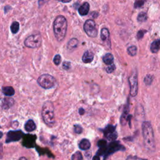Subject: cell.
I'll return each mask as SVG.
<instances>
[{"label":"cell","mask_w":160,"mask_h":160,"mask_svg":"<svg viewBox=\"0 0 160 160\" xmlns=\"http://www.w3.org/2000/svg\"><path fill=\"white\" fill-rule=\"evenodd\" d=\"M142 132L144 144L148 151H153L155 148L154 133L152 126L149 121H144L142 124Z\"/></svg>","instance_id":"cell-1"},{"label":"cell","mask_w":160,"mask_h":160,"mask_svg":"<svg viewBox=\"0 0 160 160\" xmlns=\"http://www.w3.org/2000/svg\"><path fill=\"white\" fill-rule=\"evenodd\" d=\"M67 20L65 17L60 15L56 18L53 23V31L58 41H62L65 39L67 32Z\"/></svg>","instance_id":"cell-2"},{"label":"cell","mask_w":160,"mask_h":160,"mask_svg":"<svg viewBox=\"0 0 160 160\" xmlns=\"http://www.w3.org/2000/svg\"><path fill=\"white\" fill-rule=\"evenodd\" d=\"M41 115L45 123L49 126H53L55 123V108L54 106L50 101H47L43 105Z\"/></svg>","instance_id":"cell-3"},{"label":"cell","mask_w":160,"mask_h":160,"mask_svg":"<svg viewBox=\"0 0 160 160\" xmlns=\"http://www.w3.org/2000/svg\"><path fill=\"white\" fill-rule=\"evenodd\" d=\"M37 82L40 86L44 89H50L56 84V79L49 74H43L41 75Z\"/></svg>","instance_id":"cell-4"},{"label":"cell","mask_w":160,"mask_h":160,"mask_svg":"<svg viewBox=\"0 0 160 160\" xmlns=\"http://www.w3.org/2000/svg\"><path fill=\"white\" fill-rule=\"evenodd\" d=\"M42 43V38L40 34H35L29 36L25 41V45L30 48H37Z\"/></svg>","instance_id":"cell-5"},{"label":"cell","mask_w":160,"mask_h":160,"mask_svg":"<svg viewBox=\"0 0 160 160\" xmlns=\"http://www.w3.org/2000/svg\"><path fill=\"white\" fill-rule=\"evenodd\" d=\"M84 30L86 35L91 38H95L98 35L97 25L93 19H88L84 24Z\"/></svg>","instance_id":"cell-6"},{"label":"cell","mask_w":160,"mask_h":160,"mask_svg":"<svg viewBox=\"0 0 160 160\" xmlns=\"http://www.w3.org/2000/svg\"><path fill=\"white\" fill-rule=\"evenodd\" d=\"M125 148L123 146H122L120 143L119 141H113L110 143L109 145H107L106 147V154L105 155V160L110 155L112 154L113 153L118 151H124Z\"/></svg>","instance_id":"cell-7"},{"label":"cell","mask_w":160,"mask_h":160,"mask_svg":"<svg viewBox=\"0 0 160 160\" xmlns=\"http://www.w3.org/2000/svg\"><path fill=\"white\" fill-rule=\"evenodd\" d=\"M129 83L130 87V95L132 97H135L138 94V74L135 70L133 71L129 78Z\"/></svg>","instance_id":"cell-8"},{"label":"cell","mask_w":160,"mask_h":160,"mask_svg":"<svg viewBox=\"0 0 160 160\" xmlns=\"http://www.w3.org/2000/svg\"><path fill=\"white\" fill-rule=\"evenodd\" d=\"M23 133L21 130L9 131L7 133L6 143H9L11 142L18 141L21 139V138L23 137Z\"/></svg>","instance_id":"cell-9"},{"label":"cell","mask_w":160,"mask_h":160,"mask_svg":"<svg viewBox=\"0 0 160 160\" xmlns=\"http://www.w3.org/2000/svg\"><path fill=\"white\" fill-rule=\"evenodd\" d=\"M105 136L107 138L108 140L115 141L118 137V134L115 130V127L112 125H108L103 130Z\"/></svg>","instance_id":"cell-10"},{"label":"cell","mask_w":160,"mask_h":160,"mask_svg":"<svg viewBox=\"0 0 160 160\" xmlns=\"http://www.w3.org/2000/svg\"><path fill=\"white\" fill-rule=\"evenodd\" d=\"M94 59V54L90 51H86L82 57V61L84 63H90Z\"/></svg>","instance_id":"cell-11"},{"label":"cell","mask_w":160,"mask_h":160,"mask_svg":"<svg viewBox=\"0 0 160 160\" xmlns=\"http://www.w3.org/2000/svg\"><path fill=\"white\" fill-rule=\"evenodd\" d=\"M89 10V4L87 2L84 3L78 9V13L81 16H86Z\"/></svg>","instance_id":"cell-12"},{"label":"cell","mask_w":160,"mask_h":160,"mask_svg":"<svg viewBox=\"0 0 160 160\" xmlns=\"http://www.w3.org/2000/svg\"><path fill=\"white\" fill-rule=\"evenodd\" d=\"M25 128L26 131H27L28 132H31L35 130L36 128V126L34 121L30 120L28 121H26L25 125Z\"/></svg>","instance_id":"cell-13"},{"label":"cell","mask_w":160,"mask_h":160,"mask_svg":"<svg viewBox=\"0 0 160 160\" xmlns=\"http://www.w3.org/2000/svg\"><path fill=\"white\" fill-rule=\"evenodd\" d=\"M91 147V143L87 139H83L79 143V148L81 150H88Z\"/></svg>","instance_id":"cell-14"},{"label":"cell","mask_w":160,"mask_h":160,"mask_svg":"<svg viewBox=\"0 0 160 160\" xmlns=\"http://www.w3.org/2000/svg\"><path fill=\"white\" fill-rule=\"evenodd\" d=\"M3 93L7 97H12L15 93L14 88L12 86H4L2 88Z\"/></svg>","instance_id":"cell-15"},{"label":"cell","mask_w":160,"mask_h":160,"mask_svg":"<svg viewBox=\"0 0 160 160\" xmlns=\"http://www.w3.org/2000/svg\"><path fill=\"white\" fill-rule=\"evenodd\" d=\"M159 49H160V40H156L155 41H154L150 46L151 51L153 53H156L159 51Z\"/></svg>","instance_id":"cell-16"},{"label":"cell","mask_w":160,"mask_h":160,"mask_svg":"<svg viewBox=\"0 0 160 160\" xmlns=\"http://www.w3.org/2000/svg\"><path fill=\"white\" fill-rule=\"evenodd\" d=\"M103 60L106 65H113V61H114V58H113V56L112 55V54H111V53H107V54H106L103 56Z\"/></svg>","instance_id":"cell-17"},{"label":"cell","mask_w":160,"mask_h":160,"mask_svg":"<svg viewBox=\"0 0 160 160\" xmlns=\"http://www.w3.org/2000/svg\"><path fill=\"white\" fill-rule=\"evenodd\" d=\"M78 45V40L76 38L71 39L67 44L68 49L69 50H73L77 48Z\"/></svg>","instance_id":"cell-18"},{"label":"cell","mask_w":160,"mask_h":160,"mask_svg":"<svg viewBox=\"0 0 160 160\" xmlns=\"http://www.w3.org/2000/svg\"><path fill=\"white\" fill-rule=\"evenodd\" d=\"M110 38V32L109 30L104 28L101 31V38L103 41H106L109 40Z\"/></svg>","instance_id":"cell-19"},{"label":"cell","mask_w":160,"mask_h":160,"mask_svg":"<svg viewBox=\"0 0 160 160\" xmlns=\"http://www.w3.org/2000/svg\"><path fill=\"white\" fill-rule=\"evenodd\" d=\"M11 31H12L13 34L17 33L19 30V24L17 21H14V22L11 25Z\"/></svg>","instance_id":"cell-20"},{"label":"cell","mask_w":160,"mask_h":160,"mask_svg":"<svg viewBox=\"0 0 160 160\" xmlns=\"http://www.w3.org/2000/svg\"><path fill=\"white\" fill-rule=\"evenodd\" d=\"M128 53L131 56H135L137 53V48L136 46H131L128 48Z\"/></svg>","instance_id":"cell-21"},{"label":"cell","mask_w":160,"mask_h":160,"mask_svg":"<svg viewBox=\"0 0 160 160\" xmlns=\"http://www.w3.org/2000/svg\"><path fill=\"white\" fill-rule=\"evenodd\" d=\"M147 14L145 12H141L138 16V21H139V22H145V21L147 20Z\"/></svg>","instance_id":"cell-22"},{"label":"cell","mask_w":160,"mask_h":160,"mask_svg":"<svg viewBox=\"0 0 160 160\" xmlns=\"http://www.w3.org/2000/svg\"><path fill=\"white\" fill-rule=\"evenodd\" d=\"M71 160H83L81 153H80L79 151H76V153H74L71 156Z\"/></svg>","instance_id":"cell-23"},{"label":"cell","mask_w":160,"mask_h":160,"mask_svg":"<svg viewBox=\"0 0 160 160\" xmlns=\"http://www.w3.org/2000/svg\"><path fill=\"white\" fill-rule=\"evenodd\" d=\"M153 76L151 75V74H148V75L145 78V79H144V81H145V83L149 86V85H150L153 80Z\"/></svg>","instance_id":"cell-24"},{"label":"cell","mask_w":160,"mask_h":160,"mask_svg":"<svg viewBox=\"0 0 160 160\" xmlns=\"http://www.w3.org/2000/svg\"><path fill=\"white\" fill-rule=\"evenodd\" d=\"M53 62L55 64L56 66H58L60 65L61 62V57L60 55H56L54 58H53Z\"/></svg>","instance_id":"cell-25"},{"label":"cell","mask_w":160,"mask_h":160,"mask_svg":"<svg viewBox=\"0 0 160 160\" xmlns=\"http://www.w3.org/2000/svg\"><path fill=\"white\" fill-rule=\"evenodd\" d=\"M115 65H109V66H108L107 68H106V72H107L108 73H111L112 72H113L114 70H115Z\"/></svg>","instance_id":"cell-26"},{"label":"cell","mask_w":160,"mask_h":160,"mask_svg":"<svg viewBox=\"0 0 160 160\" xmlns=\"http://www.w3.org/2000/svg\"><path fill=\"white\" fill-rule=\"evenodd\" d=\"M83 131L82 127L80 125H75L74 126V132L78 134H81Z\"/></svg>","instance_id":"cell-27"},{"label":"cell","mask_w":160,"mask_h":160,"mask_svg":"<svg viewBox=\"0 0 160 160\" xmlns=\"http://www.w3.org/2000/svg\"><path fill=\"white\" fill-rule=\"evenodd\" d=\"M107 145V143L104 140H101L98 142V146L99 148L105 147Z\"/></svg>","instance_id":"cell-28"},{"label":"cell","mask_w":160,"mask_h":160,"mask_svg":"<svg viewBox=\"0 0 160 160\" xmlns=\"http://www.w3.org/2000/svg\"><path fill=\"white\" fill-rule=\"evenodd\" d=\"M144 3H145V1H137L135 3V8H140L141 7Z\"/></svg>","instance_id":"cell-29"},{"label":"cell","mask_w":160,"mask_h":160,"mask_svg":"<svg viewBox=\"0 0 160 160\" xmlns=\"http://www.w3.org/2000/svg\"><path fill=\"white\" fill-rule=\"evenodd\" d=\"M145 31H143V30H140V31H139V32H138V35H137V37H138V38L139 39V40L141 39V38H143V37L144 34H145Z\"/></svg>","instance_id":"cell-30"},{"label":"cell","mask_w":160,"mask_h":160,"mask_svg":"<svg viewBox=\"0 0 160 160\" xmlns=\"http://www.w3.org/2000/svg\"><path fill=\"white\" fill-rule=\"evenodd\" d=\"M92 160H100V158H99V156L96 155V156H94L93 158V159H92Z\"/></svg>","instance_id":"cell-31"},{"label":"cell","mask_w":160,"mask_h":160,"mask_svg":"<svg viewBox=\"0 0 160 160\" xmlns=\"http://www.w3.org/2000/svg\"><path fill=\"white\" fill-rule=\"evenodd\" d=\"M79 114L82 115H83V114H84V110L83 109L81 108V109H79Z\"/></svg>","instance_id":"cell-32"},{"label":"cell","mask_w":160,"mask_h":160,"mask_svg":"<svg viewBox=\"0 0 160 160\" xmlns=\"http://www.w3.org/2000/svg\"><path fill=\"white\" fill-rule=\"evenodd\" d=\"M19 160H28L27 159H26L25 157H21L19 158Z\"/></svg>","instance_id":"cell-33"},{"label":"cell","mask_w":160,"mask_h":160,"mask_svg":"<svg viewBox=\"0 0 160 160\" xmlns=\"http://www.w3.org/2000/svg\"><path fill=\"white\" fill-rule=\"evenodd\" d=\"M3 135V133L1 131H0V139H1V138H2Z\"/></svg>","instance_id":"cell-34"}]
</instances>
